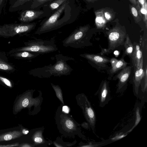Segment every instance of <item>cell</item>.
<instances>
[{
    "label": "cell",
    "mask_w": 147,
    "mask_h": 147,
    "mask_svg": "<svg viewBox=\"0 0 147 147\" xmlns=\"http://www.w3.org/2000/svg\"><path fill=\"white\" fill-rule=\"evenodd\" d=\"M54 144L55 145L56 147H63V146L60 145H59L56 143L54 142Z\"/></svg>",
    "instance_id": "37"
},
{
    "label": "cell",
    "mask_w": 147,
    "mask_h": 147,
    "mask_svg": "<svg viewBox=\"0 0 147 147\" xmlns=\"http://www.w3.org/2000/svg\"><path fill=\"white\" fill-rule=\"evenodd\" d=\"M124 46L125 49V54L131 57L134 50V46L127 34L124 43Z\"/></svg>",
    "instance_id": "18"
},
{
    "label": "cell",
    "mask_w": 147,
    "mask_h": 147,
    "mask_svg": "<svg viewBox=\"0 0 147 147\" xmlns=\"http://www.w3.org/2000/svg\"><path fill=\"white\" fill-rule=\"evenodd\" d=\"M98 96L100 106L101 107H103L107 104L110 99L109 90L106 81L103 83L100 87Z\"/></svg>",
    "instance_id": "8"
},
{
    "label": "cell",
    "mask_w": 147,
    "mask_h": 147,
    "mask_svg": "<svg viewBox=\"0 0 147 147\" xmlns=\"http://www.w3.org/2000/svg\"><path fill=\"white\" fill-rule=\"evenodd\" d=\"M88 29V26H84L76 29L63 41V46L78 48L85 45Z\"/></svg>",
    "instance_id": "2"
},
{
    "label": "cell",
    "mask_w": 147,
    "mask_h": 147,
    "mask_svg": "<svg viewBox=\"0 0 147 147\" xmlns=\"http://www.w3.org/2000/svg\"><path fill=\"white\" fill-rule=\"evenodd\" d=\"M33 139L34 142L36 144H42L44 142V140L42 135V131H36L33 136Z\"/></svg>",
    "instance_id": "21"
},
{
    "label": "cell",
    "mask_w": 147,
    "mask_h": 147,
    "mask_svg": "<svg viewBox=\"0 0 147 147\" xmlns=\"http://www.w3.org/2000/svg\"><path fill=\"white\" fill-rule=\"evenodd\" d=\"M22 135L21 131H11L0 135V142L8 141L20 137Z\"/></svg>",
    "instance_id": "13"
},
{
    "label": "cell",
    "mask_w": 147,
    "mask_h": 147,
    "mask_svg": "<svg viewBox=\"0 0 147 147\" xmlns=\"http://www.w3.org/2000/svg\"><path fill=\"white\" fill-rule=\"evenodd\" d=\"M19 145V143H15L12 144H8L7 145H0V147H11L14 146H18Z\"/></svg>",
    "instance_id": "31"
},
{
    "label": "cell",
    "mask_w": 147,
    "mask_h": 147,
    "mask_svg": "<svg viewBox=\"0 0 147 147\" xmlns=\"http://www.w3.org/2000/svg\"><path fill=\"white\" fill-rule=\"evenodd\" d=\"M29 0H18L16 1V4L18 3V4L17 5L19 6L20 5H22V4H23L26 1H28Z\"/></svg>",
    "instance_id": "32"
},
{
    "label": "cell",
    "mask_w": 147,
    "mask_h": 147,
    "mask_svg": "<svg viewBox=\"0 0 147 147\" xmlns=\"http://www.w3.org/2000/svg\"><path fill=\"white\" fill-rule=\"evenodd\" d=\"M51 84L57 96L62 103L64 105L62 92L61 88L58 85H55L52 83H51Z\"/></svg>",
    "instance_id": "20"
},
{
    "label": "cell",
    "mask_w": 147,
    "mask_h": 147,
    "mask_svg": "<svg viewBox=\"0 0 147 147\" xmlns=\"http://www.w3.org/2000/svg\"><path fill=\"white\" fill-rule=\"evenodd\" d=\"M103 13L107 22L111 21L114 16L111 11L108 9H103Z\"/></svg>",
    "instance_id": "24"
},
{
    "label": "cell",
    "mask_w": 147,
    "mask_h": 147,
    "mask_svg": "<svg viewBox=\"0 0 147 147\" xmlns=\"http://www.w3.org/2000/svg\"><path fill=\"white\" fill-rule=\"evenodd\" d=\"M76 98L78 104L82 109L86 120L94 131L96 117L94 111L89 101L84 94H78Z\"/></svg>",
    "instance_id": "4"
},
{
    "label": "cell",
    "mask_w": 147,
    "mask_h": 147,
    "mask_svg": "<svg viewBox=\"0 0 147 147\" xmlns=\"http://www.w3.org/2000/svg\"><path fill=\"white\" fill-rule=\"evenodd\" d=\"M0 80L7 86L10 87H12L11 82L7 79L0 77Z\"/></svg>",
    "instance_id": "27"
},
{
    "label": "cell",
    "mask_w": 147,
    "mask_h": 147,
    "mask_svg": "<svg viewBox=\"0 0 147 147\" xmlns=\"http://www.w3.org/2000/svg\"><path fill=\"white\" fill-rule=\"evenodd\" d=\"M19 146L23 147H32V146L30 144H26V143H25V144H22L20 145Z\"/></svg>",
    "instance_id": "35"
},
{
    "label": "cell",
    "mask_w": 147,
    "mask_h": 147,
    "mask_svg": "<svg viewBox=\"0 0 147 147\" xmlns=\"http://www.w3.org/2000/svg\"><path fill=\"white\" fill-rule=\"evenodd\" d=\"M98 0H86V1L89 2H93Z\"/></svg>",
    "instance_id": "38"
},
{
    "label": "cell",
    "mask_w": 147,
    "mask_h": 147,
    "mask_svg": "<svg viewBox=\"0 0 147 147\" xmlns=\"http://www.w3.org/2000/svg\"><path fill=\"white\" fill-rule=\"evenodd\" d=\"M131 67H125L123 68L117 76L119 81L117 85V92L122 91V89L126 84L131 74Z\"/></svg>",
    "instance_id": "7"
},
{
    "label": "cell",
    "mask_w": 147,
    "mask_h": 147,
    "mask_svg": "<svg viewBox=\"0 0 147 147\" xmlns=\"http://www.w3.org/2000/svg\"><path fill=\"white\" fill-rule=\"evenodd\" d=\"M55 57L56 63L53 65L50 64L48 65V71L52 76L60 77L69 75L73 69L67 64V61L70 60L74 61V58L61 54L55 55Z\"/></svg>",
    "instance_id": "3"
},
{
    "label": "cell",
    "mask_w": 147,
    "mask_h": 147,
    "mask_svg": "<svg viewBox=\"0 0 147 147\" xmlns=\"http://www.w3.org/2000/svg\"><path fill=\"white\" fill-rule=\"evenodd\" d=\"M62 120L64 127L68 131H71L75 129L76 126L74 122L70 117L65 116Z\"/></svg>",
    "instance_id": "17"
},
{
    "label": "cell",
    "mask_w": 147,
    "mask_h": 147,
    "mask_svg": "<svg viewBox=\"0 0 147 147\" xmlns=\"http://www.w3.org/2000/svg\"><path fill=\"white\" fill-rule=\"evenodd\" d=\"M53 0H35V2L38 3V5H40L47 1Z\"/></svg>",
    "instance_id": "29"
},
{
    "label": "cell",
    "mask_w": 147,
    "mask_h": 147,
    "mask_svg": "<svg viewBox=\"0 0 147 147\" xmlns=\"http://www.w3.org/2000/svg\"><path fill=\"white\" fill-rule=\"evenodd\" d=\"M140 4L141 5V7H144V0H138Z\"/></svg>",
    "instance_id": "34"
},
{
    "label": "cell",
    "mask_w": 147,
    "mask_h": 147,
    "mask_svg": "<svg viewBox=\"0 0 147 147\" xmlns=\"http://www.w3.org/2000/svg\"><path fill=\"white\" fill-rule=\"evenodd\" d=\"M144 7H141L140 11L142 16V19L145 23L146 27L147 28V2L146 0H144Z\"/></svg>",
    "instance_id": "22"
},
{
    "label": "cell",
    "mask_w": 147,
    "mask_h": 147,
    "mask_svg": "<svg viewBox=\"0 0 147 147\" xmlns=\"http://www.w3.org/2000/svg\"><path fill=\"white\" fill-rule=\"evenodd\" d=\"M42 12L33 10H27L22 13L20 18V20L24 22L32 21L38 18Z\"/></svg>",
    "instance_id": "12"
},
{
    "label": "cell",
    "mask_w": 147,
    "mask_h": 147,
    "mask_svg": "<svg viewBox=\"0 0 147 147\" xmlns=\"http://www.w3.org/2000/svg\"><path fill=\"white\" fill-rule=\"evenodd\" d=\"M134 50L131 56L134 69L138 68L140 60L143 57L142 51L138 44L134 42L133 44Z\"/></svg>",
    "instance_id": "9"
},
{
    "label": "cell",
    "mask_w": 147,
    "mask_h": 147,
    "mask_svg": "<svg viewBox=\"0 0 147 147\" xmlns=\"http://www.w3.org/2000/svg\"><path fill=\"white\" fill-rule=\"evenodd\" d=\"M49 66H45L42 67L38 68L34 70V75L40 78L50 77L52 75L48 71Z\"/></svg>",
    "instance_id": "14"
},
{
    "label": "cell",
    "mask_w": 147,
    "mask_h": 147,
    "mask_svg": "<svg viewBox=\"0 0 147 147\" xmlns=\"http://www.w3.org/2000/svg\"><path fill=\"white\" fill-rule=\"evenodd\" d=\"M65 0H58L51 4V7L52 9H55L58 7L59 5Z\"/></svg>",
    "instance_id": "25"
},
{
    "label": "cell",
    "mask_w": 147,
    "mask_h": 147,
    "mask_svg": "<svg viewBox=\"0 0 147 147\" xmlns=\"http://www.w3.org/2000/svg\"><path fill=\"white\" fill-rule=\"evenodd\" d=\"M144 74L142 80H143V84L141 85V89L143 92L146 90L147 85V67L146 66L145 69Z\"/></svg>",
    "instance_id": "23"
},
{
    "label": "cell",
    "mask_w": 147,
    "mask_h": 147,
    "mask_svg": "<svg viewBox=\"0 0 147 147\" xmlns=\"http://www.w3.org/2000/svg\"><path fill=\"white\" fill-rule=\"evenodd\" d=\"M20 108L30 107L34 106L38 107L40 105V100L39 98H32L31 94L25 95L20 102Z\"/></svg>",
    "instance_id": "11"
},
{
    "label": "cell",
    "mask_w": 147,
    "mask_h": 147,
    "mask_svg": "<svg viewBox=\"0 0 147 147\" xmlns=\"http://www.w3.org/2000/svg\"><path fill=\"white\" fill-rule=\"evenodd\" d=\"M118 60L116 58H113L111 59L110 62L111 65V67H113L117 63Z\"/></svg>",
    "instance_id": "28"
},
{
    "label": "cell",
    "mask_w": 147,
    "mask_h": 147,
    "mask_svg": "<svg viewBox=\"0 0 147 147\" xmlns=\"http://www.w3.org/2000/svg\"><path fill=\"white\" fill-rule=\"evenodd\" d=\"M130 12L136 23L141 21L142 18L140 10H138L132 4L129 5Z\"/></svg>",
    "instance_id": "16"
},
{
    "label": "cell",
    "mask_w": 147,
    "mask_h": 147,
    "mask_svg": "<svg viewBox=\"0 0 147 147\" xmlns=\"http://www.w3.org/2000/svg\"><path fill=\"white\" fill-rule=\"evenodd\" d=\"M80 55L100 66H104L106 63L110 62V60L107 58L97 55L85 53Z\"/></svg>",
    "instance_id": "10"
},
{
    "label": "cell",
    "mask_w": 147,
    "mask_h": 147,
    "mask_svg": "<svg viewBox=\"0 0 147 147\" xmlns=\"http://www.w3.org/2000/svg\"><path fill=\"white\" fill-rule=\"evenodd\" d=\"M5 1V0H0V12L1 11V10L3 7Z\"/></svg>",
    "instance_id": "36"
},
{
    "label": "cell",
    "mask_w": 147,
    "mask_h": 147,
    "mask_svg": "<svg viewBox=\"0 0 147 147\" xmlns=\"http://www.w3.org/2000/svg\"><path fill=\"white\" fill-rule=\"evenodd\" d=\"M108 35L109 47L107 51H109L122 45L127 35L126 32L118 26L110 30L108 32Z\"/></svg>",
    "instance_id": "5"
},
{
    "label": "cell",
    "mask_w": 147,
    "mask_h": 147,
    "mask_svg": "<svg viewBox=\"0 0 147 147\" xmlns=\"http://www.w3.org/2000/svg\"><path fill=\"white\" fill-rule=\"evenodd\" d=\"M135 72L133 78L134 94L138 95L139 86L144 76V71L143 69V57L141 58L138 67L134 69Z\"/></svg>",
    "instance_id": "6"
},
{
    "label": "cell",
    "mask_w": 147,
    "mask_h": 147,
    "mask_svg": "<svg viewBox=\"0 0 147 147\" xmlns=\"http://www.w3.org/2000/svg\"><path fill=\"white\" fill-rule=\"evenodd\" d=\"M96 15L95 23L98 28L103 27L106 24L107 21L104 16L103 10L95 12Z\"/></svg>",
    "instance_id": "15"
},
{
    "label": "cell",
    "mask_w": 147,
    "mask_h": 147,
    "mask_svg": "<svg viewBox=\"0 0 147 147\" xmlns=\"http://www.w3.org/2000/svg\"><path fill=\"white\" fill-rule=\"evenodd\" d=\"M63 111L65 113H68L69 112V109L67 106H65L63 107Z\"/></svg>",
    "instance_id": "33"
},
{
    "label": "cell",
    "mask_w": 147,
    "mask_h": 147,
    "mask_svg": "<svg viewBox=\"0 0 147 147\" xmlns=\"http://www.w3.org/2000/svg\"><path fill=\"white\" fill-rule=\"evenodd\" d=\"M27 46L20 50L28 51L42 54L49 53L58 50L53 38L50 40L36 39L29 42Z\"/></svg>",
    "instance_id": "1"
},
{
    "label": "cell",
    "mask_w": 147,
    "mask_h": 147,
    "mask_svg": "<svg viewBox=\"0 0 147 147\" xmlns=\"http://www.w3.org/2000/svg\"><path fill=\"white\" fill-rule=\"evenodd\" d=\"M131 4L135 6L137 9L140 10L141 7L140 5L137 0H129Z\"/></svg>",
    "instance_id": "26"
},
{
    "label": "cell",
    "mask_w": 147,
    "mask_h": 147,
    "mask_svg": "<svg viewBox=\"0 0 147 147\" xmlns=\"http://www.w3.org/2000/svg\"><path fill=\"white\" fill-rule=\"evenodd\" d=\"M127 65V63L123 59L118 60L116 64L111 67L110 70V72L112 74L115 73L119 70L125 67Z\"/></svg>",
    "instance_id": "19"
},
{
    "label": "cell",
    "mask_w": 147,
    "mask_h": 147,
    "mask_svg": "<svg viewBox=\"0 0 147 147\" xmlns=\"http://www.w3.org/2000/svg\"><path fill=\"white\" fill-rule=\"evenodd\" d=\"M8 66L5 64H0V69L3 70H7L9 69Z\"/></svg>",
    "instance_id": "30"
}]
</instances>
